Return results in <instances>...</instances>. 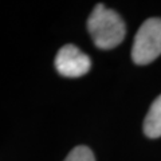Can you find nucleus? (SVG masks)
<instances>
[{
  "mask_svg": "<svg viewBox=\"0 0 161 161\" xmlns=\"http://www.w3.org/2000/svg\"><path fill=\"white\" fill-rule=\"evenodd\" d=\"M87 30L98 48L109 50L122 42L126 34L125 23L119 15L103 4H97L87 19Z\"/></svg>",
  "mask_w": 161,
  "mask_h": 161,
  "instance_id": "f257e3e1",
  "label": "nucleus"
},
{
  "mask_svg": "<svg viewBox=\"0 0 161 161\" xmlns=\"http://www.w3.org/2000/svg\"><path fill=\"white\" fill-rule=\"evenodd\" d=\"M161 55V19L149 18L134 36L132 59L136 64H148Z\"/></svg>",
  "mask_w": 161,
  "mask_h": 161,
  "instance_id": "f03ea898",
  "label": "nucleus"
},
{
  "mask_svg": "<svg viewBox=\"0 0 161 161\" xmlns=\"http://www.w3.org/2000/svg\"><path fill=\"white\" fill-rule=\"evenodd\" d=\"M90 67H92L90 58L74 44L63 46L55 57L57 71L67 78L82 77L89 71Z\"/></svg>",
  "mask_w": 161,
  "mask_h": 161,
  "instance_id": "7ed1b4c3",
  "label": "nucleus"
},
{
  "mask_svg": "<svg viewBox=\"0 0 161 161\" xmlns=\"http://www.w3.org/2000/svg\"><path fill=\"white\" fill-rule=\"evenodd\" d=\"M144 132L149 138L161 137V94L150 105L144 121Z\"/></svg>",
  "mask_w": 161,
  "mask_h": 161,
  "instance_id": "20e7f679",
  "label": "nucleus"
},
{
  "mask_svg": "<svg viewBox=\"0 0 161 161\" xmlns=\"http://www.w3.org/2000/svg\"><path fill=\"white\" fill-rule=\"evenodd\" d=\"M64 161H95L93 152L85 145H78L67 154Z\"/></svg>",
  "mask_w": 161,
  "mask_h": 161,
  "instance_id": "39448f33",
  "label": "nucleus"
}]
</instances>
